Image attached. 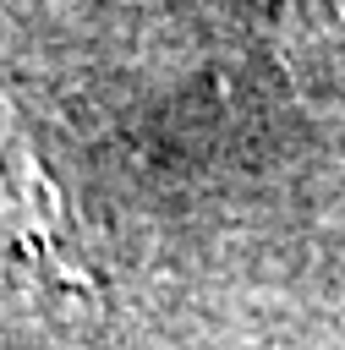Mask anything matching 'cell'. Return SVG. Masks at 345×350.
<instances>
[{
    "label": "cell",
    "mask_w": 345,
    "mask_h": 350,
    "mask_svg": "<svg viewBox=\"0 0 345 350\" xmlns=\"http://www.w3.org/2000/svg\"><path fill=\"white\" fill-rule=\"evenodd\" d=\"M285 27L307 55H345V0H285Z\"/></svg>",
    "instance_id": "7a4b0ae2"
},
{
    "label": "cell",
    "mask_w": 345,
    "mask_h": 350,
    "mask_svg": "<svg viewBox=\"0 0 345 350\" xmlns=\"http://www.w3.org/2000/svg\"><path fill=\"white\" fill-rule=\"evenodd\" d=\"M0 191L11 197V208H16V219H22V224H16V246H22L49 279L93 290L88 268L66 252V230H71V219H66V208H60V197H55L44 164L33 159V148L22 142V131L11 126L5 109H0Z\"/></svg>",
    "instance_id": "6da1fadb"
}]
</instances>
